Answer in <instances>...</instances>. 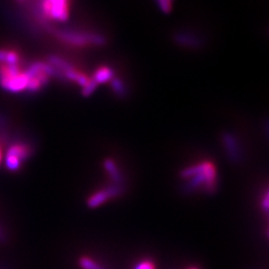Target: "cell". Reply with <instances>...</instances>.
I'll return each instance as SVG.
<instances>
[{
    "mask_svg": "<svg viewBox=\"0 0 269 269\" xmlns=\"http://www.w3.org/2000/svg\"><path fill=\"white\" fill-rule=\"evenodd\" d=\"M181 177L188 181L190 188H201L207 191H214L216 188V169L214 162L205 161L187 167L181 173Z\"/></svg>",
    "mask_w": 269,
    "mask_h": 269,
    "instance_id": "6da1fadb",
    "label": "cell"
},
{
    "mask_svg": "<svg viewBox=\"0 0 269 269\" xmlns=\"http://www.w3.org/2000/svg\"><path fill=\"white\" fill-rule=\"evenodd\" d=\"M29 76L26 70L18 65L0 64V86L5 91L19 93L26 91Z\"/></svg>",
    "mask_w": 269,
    "mask_h": 269,
    "instance_id": "7a4b0ae2",
    "label": "cell"
},
{
    "mask_svg": "<svg viewBox=\"0 0 269 269\" xmlns=\"http://www.w3.org/2000/svg\"><path fill=\"white\" fill-rule=\"evenodd\" d=\"M55 34L60 41L75 47L103 46L106 43V38L95 32L79 30H57Z\"/></svg>",
    "mask_w": 269,
    "mask_h": 269,
    "instance_id": "3957f363",
    "label": "cell"
},
{
    "mask_svg": "<svg viewBox=\"0 0 269 269\" xmlns=\"http://www.w3.org/2000/svg\"><path fill=\"white\" fill-rule=\"evenodd\" d=\"M38 10L39 15L45 20L65 22L70 14L69 0H41Z\"/></svg>",
    "mask_w": 269,
    "mask_h": 269,
    "instance_id": "277c9868",
    "label": "cell"
},
{
    "mask_svg": "<svg viewBox=\"0 0 269 269\" xmlns=\"http://www.w3.org/2000/svg\"><path fill=\"white\" fill-rule=\"evenodd\" d=\"M122 192V188L120 186H113L108 188L101 189L96 191L91 196H89L87 204L90 208H98L103 205L108 199H111L115 196H118Z\"/></svg>",
    "mask_w": 269,
    "mask_h": 269,
    "instance_id": "5b68a950",
    "label": "cell"
},
{
    "mask_svg": "<svg viewBox=\"0 0 269 269\" xmlns=\"http://www.w3.org/2000/svg\"><path fill=\"white\" fill-rule=\"evenodd\" d=\"M33 154L32 148L30 145L23 142H15L11 144L6 151V156H11L20 161L21 163L29 160L31 155Z\"/></svg>",
    "mask_w": 269,
    "mask_h": 269,
    "instance_id": "8992f818",
    "label": "cell"
},
{
    "mask_svg": "<svg viewBox=\"0 0 269 269\" xmlns=\"http://www.w3.org/2000/svg\"><path fill=\"white\" fill-rule=\"evenodd\" d=\"M174 39L176 43L188 48H198L203 44V40H201L197 35H195L194 33L187 31L177 33Z\"/></svg>",
    "mask_w": 269,
    "mask_h": 269,
    "instance_id": "52a82bcc",
    "label": "cell"
},
{
    "mask_svg": "<svg viewBox=\"0 0 269 269\" xmlns=\"http://www.w3.org/2000/svg\"><path fill=\"white\" fill-rule=\"evenodd\" d=\"M114 78H115V73L113 69L108 66H102L95 71L92 79L96 82L97 85H99V84L109 83Z\"/></svg>",
    "mask_w": 269,
    "mask_h": 269,
    "instance_id": "ba28073f",
    "label": "cell"
},
{
    "mask_svg": "<svg viewBox=\"0 0 269 269\" xmlns=\"http://www.w3.org/2000/svg\"><path fill=\"white\" fill-rule=\"evenodd\" d=\"M222 141L228 155H230V157L233 159H237L240 155V145L237 138H235L233 134L226 133L223 134Z\"/></svg>",
    "mask_w": 269,
    "mask_h": 269,
    "instance_id": "9c48e42d",
    "label": "cell"
},
{
    "mask_svg": "<svg viewBox=\"0 0 269 269\" xmlns=\"http://www.w3.org/2000/svg\"><path fill=\"white\" fill-rule=\"evenodd\" d=\"M20 55L14 50L0 49V64L18 65L20 64Z\"/></svg>",
    "mask_w": 269,
    "mask_h": 269,
    "instance_id": "30bf717a",
    "label": "cell"
},
{
    "mask_svg": "<svg viewBox=\"0 0 269 269\" xmlns=\"http://www.w3.org/2000/svg\"><path fill=\"white\" fill-rule=\"evenodd\" d=\"M110 83H111L112 91L114 92V94H115L117 97L125 98V97L127 96L128 89H127V86H126V84L124 83L123 80H121L120 78H114Z\"/></svg>",
    "mask_w": 269,
    "mask_h": 269,
    "instance_id": "8fae6325",
    "label": "cell"
},
{
    "mask_svg": "<svg viewBox=\"0 0 269 269\" xmlns=\"http://www.w3.org/2000/svg\"><path fill=\"white\" fill-rule=\"evenodd\" d=\"M104 166L106 171L110 174V176L112 177V179L116 182V183H120L122 181V176L121 173L118 169L117 164L115 163L114 161L112 160H106L104 162Z\"/></svg>",
    "mask_w": 269,
    "mask_h": 269,
    "instance_id": "7c38bea8",
    "label": "cell"
},
{
    "mask_svg": "<svg viewBox=\"0 0 269 269\" xmlns=\"http://www.w3.org/2000/svg\"><path fill=\"white\" fill-rule=\"evenodd\" d=\"M79 263L83 269H104L102 266H100V264H98L95 260L91 259L90 257H86V256L82 257L79 260Z\"/></svg>",
    "mask_w": 269,
    "mask_h": 269,
    "instance_id": "4fadbf2b",
    "label": "cell"
},
{
    "mask_svg": "<svg viewBox=\"0 0 269 269\" xmlns=\"http://www.w3.org/2000/svg\"><path fill=\"white\" fill-rule=\"evenodd\" d=\"M97 86H98V85L96 84V82L91 78L90 81L88 82V84H87L85 87L82 88V94H83V96H84V97H89V96H91V95L95 92Z\"/></svg>",
    "mask_w": 269,
    "mask_h": 269,
    "instance_id": "5bb4252c",
    "label": "cell"
},
{
    "mask_svg": "<svg viewBox=\"0 0 269 269\" xmlns=\"http://www.w3.org/2000/svg\"><path fill=\"white\" fill-rule=\"evenodd\" d=\"M159 8L163 13H170L172 11V1L171 0H157Z\"/></svg>",
    "mask_w": 269,
    "mask_h": 269,
    "instance_id": "9a60e30c",
    "label": "cell"
},
{
    "mask_svg": "<svg viewBox=\"0 0 269 269\" xmlns=\"http://www.w3.org/2000/svg\"><path fill=\"white\" fill-rule=\"evenodd\" d=\"M134 269H156L155 264L152 261H142L134 266Z\"/></svg>",
    "mask_w": 269,
    "mask_h": 269,
    "instance_id": "2e32d148",
    "label": "cell"
},
{
    "mask_svg": "<svg viewBox=\"0 0 269 269\" xmlns=\"http://www.w3.org/2000/svg\"><path fill=\"white\" fill-rule=\"evenodd\" d=\"M6 242V235L3 231V229L0 226V243H5Z\"/></svg>",
    "mask_w": 269,
    "mask_h": 269,
    "instance_id": "e0dca14e",
    "label": "cell"
},
{
    "mask_svg": "<svg viewBox=\"0 0 269 269\" xmlns=\"http://www.w3.org/2000/svg\"><path fill=\"white\" fill-rule=\"evenodd\" d=\"M2 162V151H1V148H0V164H1Z\"/></svg>",
    "mask_w": 269,
    "mask_h": 269,
    "instance_id": "ac0fdd59",
    "label": "cell"
},
{
    "mask_svg": "<svg viewBox=\"0 0 269 269\" xmlns=\"http://www.w3.org/2000/svg\"><path fill=\"white\" fill-rule=\"evenodd\" d=\"M16 1H18V2H25V1H28V0H16Z\"/></svg>",
    "mask_w": 269,
    "mask_h": 269,
    "instance_id": "d6986e66",
    "label": "cell"
},
{
    "mask_svg": "<svg viewBox=\"0 0 269 269\" xmlns=\"http://www.w3.org/2000/svg\"><path fill=\"white\" fill-rule=\"evenodd\" d=\"M190 269H196V268H190Z\"/></svg>",
    "mask_w": 269,
    "mask_h": 269,
    "instance_id": "ffe728a7",
    "label": "cell"
},
{
    "mask_svg": "<svg viewBox=\"0 0 269 269\" xmlns=\"http://www.w3.org/2000/svg\"><path fill=\"white\" fill-rule=\"evenodd\" d=\"M171 1H172V0H171Z\"/></svg>",
    "mask_w": 269,
    "mask_h": 269,
    "instance_id": "44dd1931",
    "label": "cell"
}]
</instances>
